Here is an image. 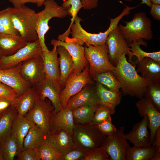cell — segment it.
Returning a JSON list of instances; mask_svg holds the SVG:
<instances>
[{
	"instance_id": "cell-28",
	"label": "cell",
	"mask_w": 160,
	"mask_h": 160,
	"mask_svg": "<svg viewBox=\"0 0 160 160\" xmlns=\"http://www.w3.org/2000/svg\"><path fill=\"white\" fill-rule=\"evenodd\" d=\"M48 141L51 144L61 155L75 145L72 135L68 131L61 130L50 134Z\"/></svg>"
},
{
	"instance_id": "cell-31",
	"label": "cell",
	"mask_w": 160,
	"mask_h": 160,
	"mask_svg": "<svg viewBox=\"0 0 160 160\" xmlns=\"http://www.w3.org/2000/svg\"><path fill=\"white\" fill-rule=\"evenodd\" d=\"M19 153L17 144L10 134L0 140V160H13Z\"/></svg>"
},
{
	"instance_id": "cell-52",
	"label": "cell",
	"mask_w": 160,
	"mask_h": 160,
	"mask_svg": "<svg viewBox=\"0 0 160 160\" xmlns=\"http://www.w3.org/2000/svg\"><path fill=\"white\" fill-rule=\"evenodd\" d=\"M127 1H131L132 0H125ZM141 4H145L147 5L148 7H151L152 4V3L151 2L150 0H142Z\"/></svg>"
},
{
	"instance_id": "cell-57",
	"label": "cell",
	"mask_w": 160,
	"mask_h": 160,
	"mask_svg": "<svg viewBox=\"0 0 160 160\" xmlns=\"http://www.w3.org/2000/svg\"></svg>"
},
{
	"instance_id": "cell-50",
	"label": "cell",
	"mask_w": 160,
	"mask_h": 160,
	"mask_svg": "<svg viewBox=\"0 0 160 160\" xmlns=\"http://www.w3.org/2000/svg\"><path fill=\"white\" fill-rule=\"evenodd\" d=\"M152 145L157 149L160 148V127L157 129L155 132L154 139Z\"/></svg>"
},
{
	"instance_id": "cell-24",
	"label": "cell",
	"mask_w": 160,
	"mask_h": 160,
	"mask_svg": "<svg viewBox=\"0 0 160 160\" xmlns=\"http://www.w3.org/2000/svg\"><path fill=\"white\" fill-rule=\"evenodd\" d=\"M28 43L20 35L0 33V50L3 56L14 54Z\"/></svg>"
},
{
	"instance_id": "cell-38",
	"label": "cell",
	"mask_w": 160,
	"mask_h": 160,
	"mask_svg": "<svg viewBox=\"0 0 160 160\" xmlns=\"http://www.w3.org/2000/svg\"><path fill=\"white\" fill-rule=\"evenodd\" d=\"M0 33L20 35L12 23L9 7L0 11Z\"/></svg>"
},
{
	"instance_id": "cell-39",
	"label": "cell",
	"mask_w": 160,
	"mask_h": 160,
	"mask_svg": "<svg viewBox=\"0 0 160 160\" xmlns=\"http://www.w3.org/2000/svg\"><path fill=\"white\" fill-rule=\"evenodd\" d=\"M144 97L160 112V83L148 85Z\"/></svg>"
},
{
	"instance_id": "cell-16",
	"label": "cell",
	"mask_w": 160,
	"mask_h": 160,
	"mask_svg": "<svg viewBox=\"0 0 160 160\" xmlns=\"http://www.w3.org/2000/svg\"><path fill=\"white\" fill-rule=\"evenodd\" d=\"M73 110L66 107L58 111H53L50 114V134L61 130L66 131L72 135L75 124Z\"/></svg>"
},
{
	"instance_id": "cell-7",
	"label": "cell",
	"mask_w": 160,
	"mask_h": 160,
	"mask_svg": "<svg viewBox=\"0 0 160 160\" xmlns=\"http://www.w3.org/2000/svg\"><path fill=\"white\" fill-rule=\"evenodd\" d=\"M88 64L80 73L73 72L68 78L60 93V99L63 108H65L70 98L80 91L86 85L94 84L89 73Z\"/></svg>"
},
{
	"instance_id": "cell-26",
	"label": "cell",
	"mask_w": 160,
	"mask_h": 160,
	"mask_svg": "<svg viewBox=\"0 0 160 160\" xmlns=\"http://www.w3.org/2000/svg\"><path fill=\"white\" fill-rule=\"evenodd\" d=\"M38 99L36 89L34 87H32L23 94L13 100L12 104L16 109L18 115L24 116Z\"/></svg>"
},
{
	"instance_id": "cell-43",
	"label": "cell",
	"mask_w": 160,
	"mask_h": 160,
	"mask_svg": "<svg viewBox=\"0 0 160 160\" xmlns=\"http://www.w3.org/2000/svg\"><path fill=\"white\" fill-rule=\"evenodd\" d=\"M94 125L106 137L113 135L117 131L112 123L111 115L102 122Z\"/></svg>"
},
{
	"instance_id": "cell-34",
	"label": "cell",
	"mask_w": 160,
	"mask_h": 160,
	"mask_svg": "<svg viewBox=\"0 0 160 160\" xmlns=\"http://www.w3.org/2000/svg\"><path fill=\"white\" fill-rule=\"evenodd\" d=\"M140 45L146 47L147 44L143 40L139 41H134L128 44L130 47V50L133 53L134 56L137 57V60L135 62H139L142 61L145 57L151 58L160 62V51L148 52L143 51L140 47Z\"/></svg>"
},
{
	"instance_id": "cell-35",
	"label": "cell",
	"mask_w": 160,
	"mask_h": 160,
	"mask_svg": "<svg viewBox=\"0 0 160 160\" xmlns=\"http://www.w3.org/2000/svg\"><path fill=\"white\" fill-rule=\"evenodd\" d=\"M62 6L68 9L69 15L72 17L70 25L67 30L63 33L59 35L60 39L64 40L69 37L71 32V27L74 23L79 11L83 8V5L81 0H63Z\"/></svg>"
},
{
	"instance_id": "cell-36",
	"label": "cell",
	"mask_w": 160,
	"mask_h": 160,
	"mask_svg": "<svg viewBox=\"0 0 160 160\" xmlns=\"http://www.w3.org/2000/svg\"><path fill=\"white\" fill-rule=\"evenodd\" d=\"M95 80L109 89L117 92L120 91L121 87L112 71H109L97 74L93 77Z\"/></svg>"
},
{
	"instance_id": "cell-5",
	"label": "cell",
	"mask_w": 160,
	"mask_h": 160,
	"mask_svg": "<svg viewBox=\"0 0 160 160\" xmlns=\"http://www.w3.org/2000/svg\"><path fill=\"white\" fill-rule=\"evenodd\" d=\"M86 45L85 57L89 64L90 76L93 77L97 74L114 70L115 67L110 60L108 47L106 44L99 46Z\"/></svg>"
},
{
	"instance_id": "cell-12",
	"label": "cell",
	"mask_w": 160,
	"mask_h": 160,
	"mask_svg": "<svg viewBox=\"0 0 160 160\" xmlns=\"http://www.w3.org/2000/svg\"><path fill=\"white\" fill-rule=\"evenodd\" d=\"M82 19L77 15L74 23L71 27L72 38L76 39L78 42L83 45L86 44L93 46H99L105 44L107 38L113 28L109 26L104 32L92 33L86 31L82 27L80 22Z\"/></svg>"
},
{
	"instance_id": "cell-11",
	"label": "cell",
	"mask_w": 160,
	"mask_h": 160,
	"mask_svg": "<svg viewBox=\"0 0 160 160\" xmlns=\"http://www.w3.org/2000/svg\"><path fill=\"white\" fill-rule=\"evenodd\" d=\"M43 51L38 39L28 42L13 55L8 56H2L0 59V68L5 69L17 66L20 63L36 55Z\"/></svg>"
},
{
	"instance_id": "cell-33",
	"label": "cell",
	"mask_w": 160,
	"mask_h": 160,
	"mask_svg": "<svg viewBox=\"0 0 160 160\" xmlns=\"http://www.w3.org/2000/svg\"><path fill=\"white\" fill-rule=\"evenodd\" d=\"M99 105L95 106L83 105L73 109L72 113L75 124L89 123Z\"/></svg>"
},
{
	"instance_id": "cell-22",
	"label": "cell",
	"mask_w": 160,
	"mask_h": 160,
	"mask_svg": "<svg viewBox=\"0 0 160 160\" xmlns=\"http://www.w3.org/2000/svg\"><path fill=\"white\" fill-rule=\"evenodd\" d=\"M53 46L51 51L41 54L44 66L46 77L53 81L62 90L60 83V71L56 49Z\"/></svg>"
},
{
	"instance_id": "cell-46",
	"label": "cell",
	"mask_w": 160,
	"mask_h": 160,
	"mask_svg": "<svg viewBox=\"0 0 160 160\" xmlns=\"http://www.w3.org/2000/svg\"><path fill=\"white\" fill-rule=\"evenodd\" d=\"M99 0H81L83 8L85 9L89 10L97 7Z\"/></svg>"
},
{
	"instance_id": "cell-2",
	"label": "cell",
	"mask_w": 160,
	"mask_h": 160,
	"mask_svg": "<svg viewBox=\"0 0 160 160\" xmlns=\"http://www.w3.org/2000/svg\"><path fill=\"white\" fill-rule=\"evenodd\" d=\"M9 9L12 23L20 36L28 42L38 40L35 11L25 6L20 8L9 7Z\"/></svg>"
},
{
	"instance_id": "cell-1",
	"label": "cell",
	"mask_w": 160,
	"mask_h": 160,
	"mask_svg": "<svg viewBox=\"0 0 160 160\" xmlns=\"http://www.w3.org/2000/svg\"><path fill=\"white\" fill-rule=\"evenodd\" d=\"M136 66L127 60L124 53L112 71L120 83L122 95L140 99L144 97L148 84L138 73Z\"/></svg>"
},
{
	"instance_id": "cell-54",
	"label": "cell",
	"mask_w": 160,
	"mask_h": 160,
	"mask_svg": "<svg viewBox=\"0 0 160 160\" xmlns=\"http://www.w3.org/2000/svg\"><path fill=\"white\" fill-rule=\"evenodd\" d=\"M152 4H160V0H150Z\"/></svg>"
},
{
	"instance_id": "cell-49",
	"label": "cell",
	"mask_w": 160,
	"mask_h": 160,
	"mask_svg": "<svg viewBox=\"0 0 160 160\" xmlns=\"http://www.w3.org/2000/svg\"><path fill=\"white\" fill-rule=\"evenodd\" d=\"M12 101L9 100L0 99V114L12 104Z\"/></svg>"
},
{
	"instance_id": "cell-41",
	"label": "cell",
	"mask_w": 160,
	"mask_h": 160,
	"mask_svg": "<svg viewBox=\"0 0 160 160\" xmlns=\"http://www.w3.org/2000/svg\"><path fill=\"white\" fill-rule=\"evenodd\" d=\"M81 160H109L105 148L102 146L88 151Z\"/></svg>"
},
{
	"instance_id": "cell-42",
	"label": "cell",
	"mask_w": 160,
	"mask_h": 160,
	"mask_svg": "<svg viewBox=\"0 0 160 160\" xmlns=\"http://www.w3.org/2000/svg\"><path fill=\"white\" fill-rule=\"evenodd\" d=\"M113 114L108 108L100 104L95 111L92 120L89 124L95 125L99 123Z\"/></svg>"
},
{
	"instance_id": "cell-29",
	"label": "cell",
	"mask_w": 160,
	"mask_h": 160,
	"mask_svg": "<svg viewBox=\"0 0 160 160\" xmlns=\"http://www.w3.org/2000/svg\"><path fill=\"white\" fill-rule=\"evenodd\" d=\"M49 135L35 125L29 129L23 143L24 148L37 149L43 143L48 140Z\"/></svg>"
},
{
	"instance_id": "cell-10",
	"label": "cell",
	"mask_w": 160,
	"mask_h": 160,
	"mask_svg": "<svg viewBox=\"0 0 160 160\" xmlns=\"http://www.w3.org/2000/svg\"><path fill=\"white\" fill-rule=\"evenodd\" d=\"M124 130V127H120L113 135L106 137L100 145L105 149L109 160H126V152L130 146Z\"/></svg>"
},
{
	"instance_id": "cell-30",
	"label": "cell",
	"mask_w": 160,
	"mask_h": 160,
	"mask_svg": "<svg viewBox=\"0 0 160 160\" xmlns=\"http://www.w3.org/2000/svg\"><path fill=\"white\" fill-rule=\"evenodd\" d=\"M17 114L16 109L12 104L1 114L0 140L10 134L13 122Z\"/></svg>"
},
{
	"instance_id": "cell-3",
	"label": "cell",
	"mask_w": 160,
	"mask_h": 160,
	"mask_svg": "<svg viewBox=\"0 0 160 160\" xmlns=\"http://www.w3.org/2000/svg\"><path fill=\"white\" fill-rule=\"evenodd\" d=\"M124 22L126 24L125 26L119 24L118 26L128 44L134 41L152 39L151 21L145 12L135 13L131 21Z\"/></svg>"
},
{
	"instance_id": "cell-20",
	"label": "cell",
	"mask_w": 160,
	"mask_h": 160,
	"mask_svg": "<svg viewBox=\"0 0 160 160\" xmlns=\"http://www.w3.org/2000/svg\"><path fill=\"white\" fill-rule=\"evenodd\" d=\"M136 71L148 85L160 83V62L150 57L135 62Z\"/></svg>"
},
{
	"instance_id": "cell-9",
	"label": "cell",
	"mask_w": 160,
	"mask_h": 160,
	"mask_svg": "<svg viewBox=\"0 0 160 160\" xmlns=\"http://www.w3.org/2000/svg\"><path fill=\"white\" fill-rule=\"evenodd\" d=\"M54 110V106L48 99H38L33 107L24 117L49 135L50 133V114Z\"/></svg>"
},
{
	"instance_id": "cell-21",
	"label": "cell",
	"mask_w": 160,
	"mask_h": 160,
	"mask_svg": "<svg viewBox=\"0 0 160 160\" xmlns=\"http://www.w3.org/2000/svg\"><path fill=\"white\" fill-rule=\"evenodd\" d=\"M89 84L68 100L66 106L73 110L81 106H95L100 104L99 98L96 87H93Z\"/></svg>"
},
{
	"instance_id": "cell-51",
	"label": "cell",
	"mask_w": 160,
	"mask_h": 160,
	"mask_svg": "<svg viewBox=\"0 0 160 160\" xmlns=\"http://www.w3.org/2000/svg\"><path fill=\"white\" fill-rule=\"evenodd\" d=\"M160 160V148H158L154 156L150 160Z\"/></svg>"
},
{
	"instance_id": "cell-15",
	"label": "cell",
	"mask_w": 160,
	"mask_h": 160,
	"mask_svg": "<svg viewBox=\"0 0 160 160\" xmlns=\"http://www.w3.org/2000/svg\"><path fill=\"white\" fill-rule=\"evenodd\" d=\"M20 63L14 67L0 68V81L12 89L19 96L25 93L32 86L21 76Z\"/></svg>"
},
{
	"instance_id": "cell-14",
	"label": "cell",
	"mask_w": 160,
	"mask_h": 160,
	"mask_svg": "<svg viewBox=\"0 0 160 160\" xmlns=\"http://www.w3.org/2000/svg\"><path fill=\"white\" fill-rule=\"evenodd\" d=\"M51 44L64 47L71 56L74 63L73 72L81 73L88 64L85 57V47L76 39L67 37L64 41L53 39Z\"/></svg>"
},
{
	"instance_id": "cell-25",
	"label": "cell",
	"mask_w": 160,
	"mask_h": 160,
	"mask_svg": "<svg viewBox=\"0 0 160 160\" xmlns=\"http://www.w3.org/2000/svg\"><path fill=\"white\" fill-rule=\"evenodd\" d=\"M56 50L59 55L58 61L60 71V83L62 90L68 78L73 72L74 63L70 54L64 47L57 46Z\"/></svg>"
},
{
	"instance_id": "cell-18",
	"label": "cell",
	"mask_w": 160,
	"mask_h": 160,
	"mask_svg": "<svg viewBox=\"0 0 160 160\" xmlns=\"http://www.w3.org/2000/svg\"><path fill=\"white\" fill-rule=\"evenodd\" d=\"M38 99L50 100L54 108V111L62 109L60 101V93L61 90L50 79L45 78L33 86Z\"/></svg>"
},
{
	"instance_id": "cell-48",
	"label": "cell",
	"mask_w": 160,
	"mask_h": 160,
	"mask_svg": "<svg viewBox=\"0 0 160 160\" xmlns=\"http://www.w3.org/2000/svg\"><path fill=\"white\" fill-rule=\"evenodd\" d=\"M150 12L155 20H160V4H152Z\"/></svg>"
},
{
	"instance_id": "cell-56",
	"label": "cell",
	"mask_w": 160,
	"mask_h": 160,
	"mask_svg": "<svg viewBox=\"0 0 160 160\" xmlns=\"http://www.w3.org/2000/svg\"><path fill=\"white\" fill-rule=\"evenodd\" d=\"M1 57H0V59Z\"/></svg>"
},
{
	"instance_id": "cell-6",
	"label": "cell",
	"mask_w": 160,
	"mask_h": 160,
	"mask_svg": "<svg viewBox=\"0 0 160 160\" xmlns=\"http://www.w3.org/2000/svg\"><path fill=\"white\" fill-rule=\"evenodd\" d=\"M72 136L75 145L88 150L100 146L106 137L89 123L75 124Z\"/></svg>"
},
{
	"instance_id": "cell-4",
	"label": "cell",
	"mask_w": 160,
	"mask_h": 160,
	"mask_svg": "<svg viewBox=\"0 0 160 160\" xmlns=\"http://www.w3.org/2000/svg\"><path fill=\"white\" fill-rule=\"evenodd\" d=\"M43 5L44 9L36 13V29L43 51L47 52L49 50L45 44V36L49 28V20L54 17L63 18L69 14L68 9L59 5L54 0H45Z\"/></svg>"
},
{
	"instance_id": "cell-19",
	"label": "cell",
	"mask_w": 160,
	"mask_h": 160,
	"mask_svg": "<svg viewBox=\"0 0 160 160\" xmlns=\"http://www.w3.org/2000/svg\"><path fill=\"white\" fill-rule=\"evenodd\" d=\"M140 99L135 105L140 116L143 117L146 115L148 118V127L150 129V137L152 144L155 132L160 127V112L146 98L143 97Z\"/></svg>"
},
{
	"instance_id": "cell-37",
	"label": "cell",
	"mask_w": 160,
	"mask_h": 160,
	"mask_svg": "<svg viewBox=\"0 0 160 160\" xmlns=\"http://www.w3.org/2000/svg\"><path fill=\"white\" fill-rule=\"evenodd\" d=\"M36 150L38 160H59L61 155L48 141L43 143Z\"/></svg>"
},
{
	"instance_id": "cell-23",
	"label": "cell",
	"mask_w": 160,
	"mask_h": 160,
	"mask_svg": "<svg viewBox=\"0 0 160 160\" xmlns=\"http://www.w3.org/2000/svg\"><path fill=\"white\" fill-rule=\"evenodd\" d=\"M35 125L24 116H21L18 114L14 119L10 134L17 144L19 153L23 149L24 139L29 129Z\"/></svg>"
},
{
	"instance_id": "cell-8",
	"label": "cell",
	"mask_w": 160,
	"mask_h": 160,
	"mask_svg": "<svg viewBox=\"0 0 160 160\" xmlns=\"http://www.w3.org/2000/svg\"><path fill=\"white\" fill-rule=\"evenodd\" d=\"M108 49V55L111 63L116 67L122 55L125 53L128 57V62L132 63L133 53L128 44L121 33L118 25L109 33L106 41Z\"/></svg>"
},
{
	"instance_id": "cell-27",
	"label": "cell",
	"mask_w": 160,
	"mask_h": 160,
	"mask_svg": "<svg viewBox=\"0 0 160 160\" xmlns=\"http://www.w3.org/2000/svg\"><path fill=\"white\" fill-rule=\"evenodd\" d=\"M96 87L100 104L108 108L114 113L116 106L121 102L122 95L121 92L108 89L98 82Z\"/></svg>"
},
{
	"instance_id": "cell-17",
	"label": "cell",
	"mask_w": 160,
	"mask_h": 160,
	"mask_svg": "<svg viewBox=\"0 0 160 160\" xmlns=\"http://www.w3.org/2000/svg\"><path fill=\"white\" fill-rule=\"evenodd\" d=\"M143 117L142 120L135 124L132 130L125 135L127 140L134 146L149 147L152 143L148 130L149 120L146 115Z\"/></svg>"
},
{
	"instance_id": "cell-45",
	"label": "cell",
	"mask_w": 160,
	"mask_h": 160,
	"mask_svg": "<svg viewBox=\"0 0 160 160\" xmlns=\"http://www.w3.org/2000/svg\"><path fill=\"white\" fill-rule=\"evenodd\" d=\"M17 157L18 160H38L36 150L31 148H24Z\"/></svg>"
},
{
	"instance_id": "cell-53",
	"label": "cell",
	"mask_w": 160,
	"mask_h": 160,
	"mask_svg": "<svg viewBox=\"0 0 160 160\" xmlns=\"http://www.w3.org/2000/svg\"><path fill=\"white\" fill-rule=\"evenodd\" d=\"M45 0H37V5L38 7L41 6Z\"/></svg>"
},
{
	"instance_id": "cell-40",
	"label": "cell",
	"mask_w": 160,
	"mask_h": 160,
	"mask_svg": "<svg viewBox=\"0 0 160 160\" xmlns=\"http://www.w3.org/2000/svg\"><path fill=\"white\" fill-rule=\"evenodd\" d=\"M88 151L75 145L61 155L59 160H81Z\"/></svg>"
},
{
	"instance_id": "cell-32",
	"label": "cell",
	"mask_w": 160,
	"mask_h": 160,
	"mask_svg": "<svg viewBox=\"0 0 160 160\" xmlns=\"http://www.w3.org/2000/svg\"><path fill=\"white\" fill-rule=\"evenodd\" d=\"M151 145L149 147H144L130 146L126 153V160H150L157 150Z\"/></svg>"
},
{
	"instance_id": "cell-44",
	"label": "cell",
	"mask_w": 160,
	"mask_h": 160,
	"mask_svg": "<svg viewBox=\"0 0 160 160\" xmlns=\"http://www.w3.org/2000/svg\"><path fill=\"white\" fill-rule=\"evenodd\" d=\"M17 97L12 89L0 81V99L13 101Z\"/></svg>"
},
{
	"instance_id": "cell-55",
	"label": "cell",
	"mask_w": 160,
	"mask_h": 160,
	"mask_svg": "<svg viewBox=\"0 0 160 160\" xmlns=\"http://www.w3.org/2000/svg\"><path fill=\"white\" fill-rule=\"evenodd\" d=\"M3 56L0 50V57H1Z\"/></svg>"
},
{
	"instance_id": "cell-13",
	"label": "cell",
	"mask_w": 160,
	"mask_h": 160,
	"mask_svg": "<svg viewBox=\"0 0 160 160\" xmlns=\"http://www.w3.org/2000/svg\"><path fill=\"white\" fill-rule=\"evenodd\" d=\"M20 73L32 87L46 78L44 63L41 54L22 63Z\"/></svg>"
},
{
	"instance_id": "cell-47",
	"label": "cell",
	"mask_w": 160,
	"mask_h": 160,
	"mask_svg": "<svg viewBox=\"0 0 160 160\" xmlns=\"http://www.w3.org/2000/svg\"><path fill=\"white\" fill-rule=\"evenodd\" d=\"M13 5L14 7L20 8L24 7L27 3H31L37 4V0H8Z\"/></svg>"
}]
</instances>
